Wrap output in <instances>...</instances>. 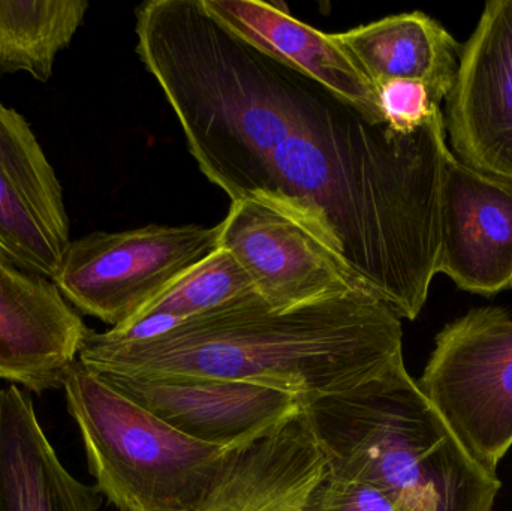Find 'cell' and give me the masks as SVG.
I'll use <instances>...</instances> for the list:
<instances>
[{
  "label": "cell",
  "mask_w": 512,
  "mask_h": 511,
  "mask_svg": "<svg viewBox=\"0 0 512 511\" xmlns=\"http://www.w3.org/2000/svg\"><path fill=\"white\" fill-rule=\"evenodd\" d=\"M90 332L51 279L0 255V380L36 395L63 389Z\"/></svg>",
  "instance_id": "11"
},
{
  "label": "cell",
  "mask_w": 512,
  "mask_h": 511,
  "mask_svg": "<svg viewBox=\"0 0 512 511\" xmlns=\"http://www.w3.org/2000/svg\"><path fill=\"white\" fill-rule=\"evenodd\" d=\"M219 248L246 270L256 293L276 309L369 288L309 225L258 198L231 201Z\"/></svg>",
  "instance_id": "7"
},
{
  "label": "cell",
  "mask_w": 512,
  "mask_h": 511,
  "mask_svg": "<svg viewBox=\"0 0 512 511\" xmlns=\"http://www.w3.org/2000/svg\"><path fill=\"white\" fill-rule=\"evenodd\" d=\"M98 375L177 431L216 446L262 437L303 408L292 393L246 381L189 375Z\"/></svg>",
  "instance_id": "10"
},
{
  "label": "cell",
  "mask_w": 512,
  "mask_h": 511,
  "mask_svg": "<svg viewBox=\"0 0 512 511\" xmlns=\"http://www.w3.org/2000/svg\"><path fill=\"white\" fill-rule=\"evenodd\" d=\"M206 11L259 50L309 75L331 92L385 123L375 86L331 38L292 17L279 3L259 0H203Z\"/></svg>",
  "instance_id": "14"
},
{
  "label": "cell",
  "mask_w": 512,
  "mask_h": 511,
  "mask_svg": "<svg viewBox=\"0 0 512 511\" xmlns=\"http://www.w3.org/2000/svg\"><path fill=\"white\" fill-rule=\"evenodd\" d=\"M331 38L375 89L390 80L423 81L441 102L453 89L462 44L424 12L390 15Z\"/></svg>",
  "instance_id": "16"
},
{
  "label": "cell",
  "mask_w": 512,
  "mask_h": 511,
  "mask_svg": "<svg viewBox=\"0 0 512 511\" xmlns=\"http://www.w3.org/2000/svg\"><path fill=\"white\" fill-rule=\"evenodd\" d=\"M325 471L300 413L240 450L191 511H306Z\"/></svg>",
  "instance_id": "13"
},
{
  "label": "cell",
  "mask_w": 512,
  "mask_h": 511,
  "mask_svg": "<svg viewBox=\"0 0 512 511\" xmlns=\"http://www.w3.org/2000/svg\"><path fill=\"white\" fill-rule=\"evenodd\" d=\"M306 511H405L390 495L367 483L325 476L310 495Z\"/></svg>",
  "instance_id": "20"
},
{
  "label": "cell",
  "mask_w": 512,
  "mask_h": 511,
  "mask_svg": "<svg viewBox=\"0 0 512 511\" xmlns=\"http://www.w3.org/2000/svg\"><path fill=\"white\" fill-rule=\"evenodd\" d=\"M78 360L116 377L246 381L306 404L403 360L402 318L366 288L289 309L273 308L254 290L152 341L114 342L90 332Z\"/></svg>",
  "instance_id": "2"
},
{
  "label": "cell",
  "mask_w": 512,
  "mask_h": 511,
  "mask_svg": "<svg viewBox=\"0 0 512 511\" xmlns=\"http://www.w3.org/2000/svg\"><path fill=\"white\" fill-rule=\"evenodd\" d=\"M448 144L469 167L512 180V0H490L445 99Z\"/></svg>",
  "instance_id": "8"
},
{
  "label": "cell",
  "mask_w": 512,
  "mask_h": 511,
  "mask_svg": "<svg viewBox=\"0 0 512 511\" xmlns=\"http://www.w3.org/2000/svg\"><path fill=\"white\" fill-rule=\"evenodd\" d=\"M71 242L62 183L29 122L0 99V255L53 281Z\"/></svg>",
  "instance_id": "9"
},
{
  "label": "cell",
  "mask_w": 512,
  "mask_h": 511,
  "mask_svg": "<svg viewBox=\"0 0 512 511\" xmlns=\"http://www.w3.org/2000/svg\"><path fill=\"white\" fill-rule=\"evenodd\" d=\"M418 387L475 464L498 477L512 447V317L472 309L435 339Z\"/></svg>",
  "instance_id": "5"
},
{
  "label": "cell",
  "mask_w": 512,
  "mask_h": 511,
  "mask_svg": "<svg viewBox=\"0 0 512 511\" xmlns=\"http://www.w3.org/2000/svg\"><path fill=\"white\" fill-rule=\"evenodd\" d=\"M137 54L201 173L319 234L402 320L439 275L442 188L454 158L444 111L411 134L231 33L203 0L135 11Z\"/></svg>",
  "instance_id": "1"
},
{
  "label": "cell",
  "mask_w": 512,
  "mask_h": 511,
  "mask_svg": "<svg viewBox=\"0 0 512 511\" xmlns=\"http://www.w3.org/2000/svg\"><path fill=\"white\" fill-rule=\"evenodd\" d=\"M385 123L399 134H411L444 111L442 102L423 81L390 80L376 87Z\"/></svg>",
  "instance_id": "19"
},
{
  "label": "cell",
  "mask_w": 512,
  "mask_h": 511,
  "mask_svg": "<svg viewBox=\"0 0 512 511\" xmlns=\"http://www.w3.org/2000/svg\"><path fill=\"white\" fill-rule=\"evenodd\" d=\"M327 473L367 483L405 511H492L501 480L481 470L405 360L301 408Z\"/></svg>",
  "instance_id": "3"
},
{
  "label": "cell",
  "mask_w": 512,
  "mask_h": 511,
  "mask_svg": "<svg viewBox=\"0 0 512 511\" xmlns=\"http://www.w3.org/2000/svg\"><path fill=\"white\" fill-rule=\"evenodd\" d=\"M89 6L86 0H0V74L26 72L50 81Z\"/></svg>",
  "instance_id": "17"
},
{
  "label": "cell",
  "mask_w": 512,
  "mask_h": 511,
  "mask_svg": "<svg viewBox=\"0 0 512 511\" xmlns=\"http://www.w3.org/2000/svg\"><path fill=\"white\" fill-rule=\"evenodd\" d=\"M439 273L480 296L511 290V179L451 159L442 188Z\"/></svg>",
  "instance_id": "12"
},
{
  "label": "cell",
  "mask_w": 512,
  "mask_h": 511,
  "mask_svg": "<svg viewBox=\"0 0 512 511\" xmlns=\"http://www.w3.org/2000/svg\"><path fill=\"white\" fill-rule=\"evenodd\" d=\"M219 249V225H146L72 240L53 282L83 315L116 327Z\"/></svg>",
  "instance_id": "6"
},
{
  "label": "cell",
  "mask_w": 512,
  "mask_h": 511,
  "mask_svg": "<svg viewBox=\"0 0 512 511\" xmlns=\"http://www.w3.org/2000/svg\"><path fill=\"white\" fill-rule=\"evenodd\" d=\"M254 290L252 279L239 261L230 252L219 248L140 314H168L185 321Z\"/></svg>",
  "instance_id": "18"
},
{
  "label": "cell",
  "mask_w": 512,
  "mask_h": 511,
  "mask_svg": "<svg viewBox=\"0 0 512 511\" xmlns=\"http://www.w3.org/2000/svg\"><path fill=\"white\" fill-rule=\"evenodd\" d=\"M102 500L63 467L32 393L15 384L0 390V511H98Z\"/></svg>",
  "instance_id": "15"
},
{
  "label": "cell",
  "mask_w": 512,
  "mask_h": 511,
  "mask_svg": "<svg viewBox=\"0 0 512 511\" xmlns=\"http://www.w3.org/2000/svg\"><path fill=\"white\" fill-rule=\"evenodd\" d=\"M63 390L96 491L117 511H191L231 459L258 440L234 446L194 440L80 360L69 369Z\"/></svg>",
  "instance_id": "4"
}]
</instances>
